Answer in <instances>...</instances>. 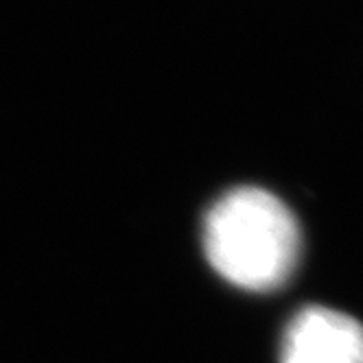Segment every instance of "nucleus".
Wrapping results in <instances>:
<instances>
[{
    "label": "nucleus",
    "mask_w": 363,
    "mask_h": 363,
    "mask_svg": "<svg viewBox=\"0 0 363 363\" xmlns=\"http://www.w3.org/2000/svg\"><path fill=\"white\" fill-rule=\"evenodd\" d=\"M203 252L213 269L245 291H274L302 254V232L289 206L258 186L221 195L203 221Z\"/></svg>",
    "instance_id": "obj_1"
},
{
    "label": "nucleus",
    "mask_w": 363,
    "mask_h": 363,
    "mask_svg": "<svg viewBox=\"0 0 363 363\" xmlns=\"http://www.w3.org/2000/svg\"><path fill=\"white\" fill-rule=\"evenodd\" d=\"M280 363H363V324L330 306H304L284 328Z\"/></svg>",
    "instance_id": "obj_2"
}]
</instances>
